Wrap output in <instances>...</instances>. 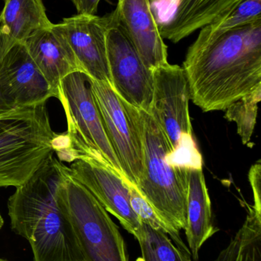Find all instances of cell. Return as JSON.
Masks as SVG:
<instances>
[{"instance_id": "30bf717a", "label": "cell", "mask_w": 261, "mask_h": 261, "mask_svg": "<svg viewBox=\"0 0 261 261\" xmlns=\"http://www.w3.org/2000/svg\"><path fill=\"white\" fill-rule=\"evenodd\" d=\"M69 173L93 194L109 213L118 219L124 229L135 239L139 238L142 223L130 205V182L125 177L87 156L72 162Z\"/></svg>"}, {"instance_id": "4fadbf2b", "label": "cell", "mask_w": 261, "mask_h": 261, "mask_svg": "<svg viewBox=\"0 0 261 261\" xmlns=\"http://www.w3.org/2000/svg\"><path fill=\"white\" fill-rule=\"evenodd\" d=\"M114 11L147 68L153 70L168 64L167 46L152 12L150 0H117Z\"/></svg>"}, {"instance_id": "d4e9b609", "label": "cell", "mask_w": 261, "mask_h": 261, "mask_svg": "<svg viewBox=\"0 0 261 261\" xmlns=\"http://www.w3.org/2000/svg\"><path fill=\"white\" fill-rule=\"evenodd\" d=\"M11 110H12V107L6 102V99L0 90V113H5V112L9 111Z\"/></svg>"}, {"instance_id": "8992f818", "label": "cell", "mask_w": 261, "mask_h": 261, "mask_svg": "<svg viewBox=\"0 0 261 261\" xmlns=\"http://www.w3.org/2000/svg\"><path fill=\"white\" fill-rule=\"evenodd\" d=\"M57 99L64 109L66 133L78 159L93 158L125 177L106 135L90 78L81 71L67 75L60 84Z\"/></svg>"}, {"instance_id": "7c38bea8", "label": "cell", "mask_w": 261, "mask_h": 261, "mask_svg": "<svg viewBox=\"0 0 261 261\" xmlns=\"http://www.w3.org/2000/svg\"><path fill=\"white\" fill-rule=\"evenodd\" d=\"M0 90L12 109L46 103L57 96L24 44L12 47L0 61Z\"/></svg>"}, {"instance_id": "5b68a950", "label": "cell", "mask_w": 261, "mask_h": 261, "mask_svg": "<svg viewBox=\"0 0 261 261\" xmlns=\"http://www.w3.org/2000/svg\"><path fill=\"white\" fill-rule=\"evenodd\" d=\"M153 97L150 114L171 145L170 161L184 168L202 167L193 139L189 116V84L183 67L168 63L153 70Z\"/></svg>"}, {"instance_id": "cb8c5ba5", "label": "cell", "mask_w": 261, "mask_h": 261, "mask_svg": "<svg viewBox=\"0 0 261 261\" xmlns=\"http://www.w3.org/2000/svg\"><path fill=\"white\" fill-rule=\"evenodd\" d=\"M80 15H97L101 0H70Z\"/></svg>"}, {"instance_id": "9c48e42d", "label": "cell", "mask_w": 261, "mask_h": 261, "mask_svg": "<svg viewBox=\"0 0 261 261\" xmlns=\"http://www.w3.org/2000/svg\"><path fill=\"white\" fill-rule=\"evenodd\" d=\"M106 42L112 88L127 103L150 113L153 97V70L141 59L114 10L108 13Z\"/></svg>"}, {"instance_id": "6da1fadb", "label": "cell", "mask_w": 261, "mask_h": 261, "mask_svg": "<svg viewBox=\"0 0 261 261\" xmlns=\"http://www.w3.org/2000/svg\"><path fill=\"white\" fill-rule=\"evenodd\" d=\"M182 67L191 100L205 113L224 111L261 84V20L198 36Z\"/></svg>"}, {"instance_id": "603a6c76", "label": "cell", "mask_w": 261, "mask_h": 261, "mask_svg": "<svg viewBox=\"0 0 261 261\" xmlns=\"http://www.w3.org/2000/svg\"><path fill=\"white\" fill-rule=\"evenodd\" d=\"M249 182L254 196L253 206L261 210V164L260 161L251 166L248 173Z\"/></svg>"}, {"instance_id": "8fae6325", "label": "cell", "mask_w": 261, "mask_h": 261, "mask_svg": "<svg viewBox=\"0 0 261 261\" xmlns=\"http://www.w3.org/2000/svg\"><path fill=\"white\" fill-rule=\"evenodd\" d=\"M107 24L108 13L103 17L77 14L55 25L67 39L81 71L111 87L106 42Z\"/></svg>"}, {"instance_id": "4316f807", "label": "cell", "mask_w": 261, "mask_h": 261, "mask_svg": "<svg viewBox=\"0 0 261 261\" xmlns=\"http://www.w3.org/2000/svg\"><path fill=\"white\" fill-rule=\"evenodd\" d=\"M0 261H8V260H3V259H0Z\"/></svg>"}, {"instance_id": "3957f363", "label": "cell", "mask_w": 261, "mask_h": 261, "mask_svg": "<svg viewBox=\"0 0 261 261\" xmlns=\"http://www.w3.org/2000/svg\"><path fill=\"white\" fill-rule=\"evenodd\" d=\"M46 103L0 113V187L26 182L59 152Z\"/></svg>"}, {"instance_id": "2e32d148", "label": "cell", "mask_w": 261, "mask_h": 261, "mask_svg": "<svg viewBox=\"0 0 261 261\" xmlns=\"http://www.w3.org/2000/svg\"><path fill=\"white\" fill-rule=\"evenodd\" d=\"M52 25L42 0H4L0 13V61L12 47Z\"/></svg>"}, {"instance_id": "44dd1931", "label": "cell", "mask_w": 261, "mask_h": 261, "mask_svg": "<svg viewBox=\"0 0 261 261\" xmlns=\"http://www.w3.org/2000/svg\"><path fill=\"white\" fill-rule=\"evenodd\" d=\"M261 99V84L225 109V118L235 122L242 143L249 147L257 123L258 103Z\"/></svg>"}, {"instance_id": "277c9868", "label": "cell", "mask_w": 261, "mask_h": 261, "mask_svg": "<svg viewBox=\"0 0 261 261\" xmlns=\"http://www.w3.org/2000/svg\"><path fill=\"white\" fill-rule=\"evenodd\" d=\"M143 173L136 188L156 213L176 229L186 226L188 168L170 163L171 145L153 116L138 109Z\"/></svg>"}, {"instance_id": "52a82bcc", "label": "cell", "mask_w": 261, "mask_h": 261, "mask_svg": "<svg viewBox=\"0 0 261 261\" xmlns=\"http://www.w3.org/2000/svg\"><path fill=\"white\" fill-rule=\"evenodd\" d=\"M60 196L85 261H128L125 242L108 212L70 176L69 167Z\"/></svg>"}, {"instance_id": "ac0fdd59", "label": "cell", "mask_w": 261, "mask_h": 261, "mask_svg": "<svg viewBox=\"0 0 261 261\" xmlns=\"http://www.w3.org/2000/svg\"><path fill=\"white\" fill-rule=\"evenodd\" d=\"M215 261H261V210L249 206L245 223Z\"/></svg>"}, {"instance_id": "484cf974", "label": "cell", "mask_w": 261, "mask_h": 261, "mask_svg": "<svg viewBox=\"0 0 261 261\" xmlns=\"http://www.w3.org/2000/svg\"><path fill=\"white\" fill-rule=\"evenodd\" d=\"M3 225H4V221H3V216H2L1 213H0V230L3 228Z\"/></svg>"}, {"instance_id": "d6986e66", "label": "cell", "mask_w": 261, "mask_h": 261, "mask_svg": "<svg viewBox=\"0 0 261 261\" xmlns=\"http://www.w3.org/2000/svg\"><path fill=\"white\" fill-rule=\"evenodd\" d=\"M260 20L261 0H235L216 21L202 28L199 36H213Z\"/></svg>"}, {"instance_id": "7a4b0ae2", "label": "cell", "mask_w": 261, "mask_h": 261, "mask_svg": "<svg viewBox=\"0 0 261 261\" xmlns=\"http://www.w3.org/2000/svg\"><path fill=\"white\" fill-rule=\"evenodd\" d=\"M67 169L52 156L8 200L12 229L30 244L34 261H85L60 196Z\"/></svg>"}, {"instance_id": "7402d4cb", "label": "cell", "mask_w": 261, "mask_h": 261, "mask_svg": "<svg viewBox=\"0 0 261 261\" xmlns=\"http://www.w3.org/2000/svg\"><path fill=\"white\" fill-rule=\"evenodd\" d=\"M130 196V202L131 208L135 214L140 221L141 223L150 226L153 229L167 234L173 241V243L184 252L191 254L188 247L181 239L179 230L173 226L171 224L162 219L151 205L146 200L139 190L132 184H129ZM192 256V255H191Z\"/></svg>"}, {"instance_id": "ffe728a7", "label": "cell", "mask_w": 261, "mask_h": 261, "mask_svg": "<svg viewBox=\"0 0 261 261\" xmlns=\"http://www.w3.org/2000/svg\"><path fill=\"white\" fill-rule=\"evenodd\" d=\"M136 240L140 246L142 261H192L191 254L177 248L167 234L144 224Z\"/></svg>"}, {"instance_id": "e0dca14e", "label": "cell", "mask_w": 261, "mask_h": 261, "mask_svg": "<svg viewBox=\"0 0 261 261\" xmlns=\"http://www.w3.org/2000/svg\"><path fill=\"white\" fill-rule=\"evenodd\" d=\"M188 199L185 236L195 261L199 260L202 245L218 229L212 222L211 204L202 167L188 168Z\"/></svg>"}, {"instance_id": "5bb4252c", "label": "cell", "mask_w": 261, "mask_h": 261, "mask_svg": "<svg viewBox=\"0 0 261 261\" xmlns=\"http://www.w3.org/2000/svg\"><path fill=\"white\" fill-rule=\"evenodd\" d=\"M24 44L57 96L62 80L74 72L81 71L72 47L55 24L35 32Z\"/></svg>"}, {"instance_id": "9a60e30c", "label": "cell", "mask_w": 261, "mask_h": 261, "mask_svg": "<svg viewBox=\"0 0 261 261\" xmlns=\"http://www.w3.org/2000/svg\"><path fill=\"white\" fill-rule=\"evenodd\" d=\"M235 0H176L155 16L163 39L178 43L216 21Z\"/></svg>"}, {"instance_id": "ba28073f", "label": "cell", "mask_w": 261, "mask_h": 261, "mask_svg": "<svg viewBox=\"0 0 261 261\" xmlns=\"http://www.w3.org/2000/svg\"><path fill=\"white\" fill-rule=\"evenodd\" d=\"M90 83L110 145L124 176L136 187L144 163L138 109L121 99L110 84L91 78Z\"/></svg>"}]
</instances>
